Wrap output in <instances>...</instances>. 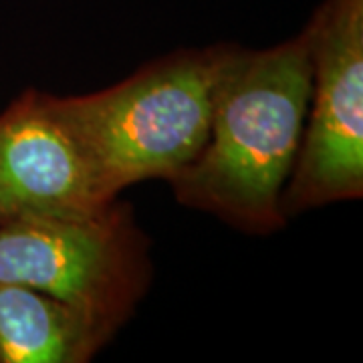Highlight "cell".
Instances as JSON below:
<instances>
[{"label": "cell", "instance_id": "obj_6", "mask_svg": "<svg viewBox=\"0 0 363 363\" xmlns=\"http://www.w3.org/2000/svg\"><path fill=\"white\" fill-rule=\"evenodd\" d=\"M116 329L33 286L0 283V363H85Z\"/></svg>", "mask_w": 363, "mask_h": 363}, {"label": "cell", "instance_id": "obj_3", "mask_svg": "<svg viewBox=\"0 0 363 363\" xmlns=\"http://www.w3.org/2000/svg\"><path fill=\"white\" fill-rule=\"evenodd\" d=\"M150 277L147 240L117 200L83 216L0 224V283L33 286L116 331L130 321Z\"/></svg>", "mask_w": 363, "mask_h": 363}, {"label": "cell", "instance_id": "obj_4", "mask_svg": "<svg viewBox=\"0 0 363 363\" xmlns=\"http://www.w3.org/2000/svg\"><path fill=\"white\" fill-rule=\"evenodd\" d=\"M305 28L311 93L285 218L363 194V0H323Z\"/></svg>", "mask_w": 363, "mask_h": 363}, {"label": "cell", "instance_id": "obj_2", "mask_svg": "<svg viewBox=\"0 0 363 363\" xmlns=\"http://www.w3.org/2000/svg\"><path fill=\"white\" fill-rule=\"evenodd\" d=\"M228 45L172 52L107 89L59 97L52 111L73 133L109 198L143 180H172L208 140Z\"/></svg>", "mask_w": 363, "mask_h": 363}, {"label": "cell", "instance_id": "obj_1", "mask_svg": "<svg viewBox=\"0 0 363 363\" xmlns=\"http://www.w3.org/2000/svg\"><path fill=\"white\" fill-rule=\"evenodd\" d=\"M309 93L307 28L269 49L233 47L206 143L169 180L176 200L247 233L279 230L286 222L281 198L301 152Z\"/></svg>", "mask_w": 363, "mask_h": 363}, {"label": "cell", "instance_id": "obj_5", "mask_svg": "<svg viewBox=\"0 0 363 363\" xmlns=\"http://www.w3.org/2000/svg\"><path fill=\"white\" fill-rule=\"evenodd\" d=\"M113 200L49 93L26 89L0 111V224L83 216Z\"/></svg>", "mask_w": 363, "mask_h": 363}]
</instances>
